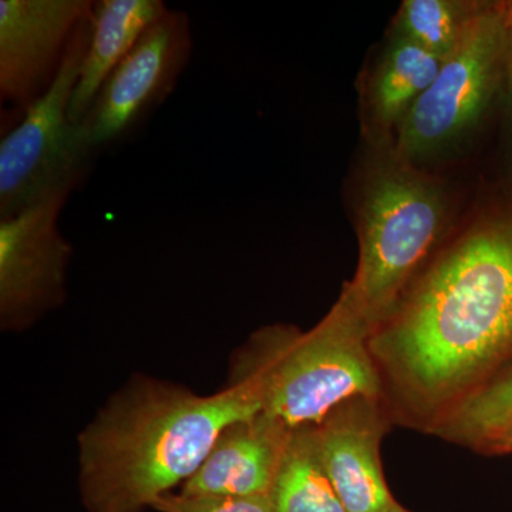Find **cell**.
I'll use <instances>...</instances> for the list:
<instances>
[{
  "label": "cell",
  "instance_id": "14",
  "mask_svg": "<svg viewBox=\"0 0 512 512\" xmlns=\"http://www.w3.org/2000/svg\"><path fill=\"white\" fill-rule=\"evenodd\" d=\"M444 60L396 36L373 83L372 103L384 124L403 120L439 76Z\"/></svg>",
  "mask_w": 512,
  "mask_h": 512
},
{
  "label": "cell",
  "instance_id": "6",
  "mask_svg": "<svg viewBox=\"0 0 512 512\" xmlns=\"http://www.w3.org/2000/svg\"><path fill=\"white\" fill-rule=\"evenodd\" d=\"M505 47L504 9L480 6L437 79L404 116L399 138L404 156L446 146L476 123L500 80Z\"/></svg>",
  "mask_w": 512,
  "mask_h": 512
},
{
  "label": "cell",
  "instance_id": "5",
  "mask_svg": "<svg viewBox=\"0 0 512 512\" xmlns=\"http://www.w3.org/2000/svg\"><path fill=\"white\" fill-rule=\"evenodd\" d=\"M93 12L74 37L49 90L18 123L3 131L0 220L16 217L53 195H72L89 174L94 156L84 147L76 124L70 123L69 106L92 37Z\"/></svg>",
  "mask_w": 512,
  "mask_h": 512
},
{
  "label": "cell",
  "instance_id": "7",
  "mask_svg": "<svg viewBox=\"0 0 512 512\" xmlns=\"http://www.w3.org/2000/svg\"><path fill=\"white\" fill-rule=\"evenodd\" d=\"M191 53L190 18L168 8L113 70L76 124L84 147L96 157L128 136L173 93Z\"/></svg>",
  "mask_w": 512,
  "mask_h": 512
},
{
  "label": "cell",
  "instance_id": "4",
  "mask_svg": "<svg viewBox=\"0 0 512 512\" xmlns=\"http://www.w3.org/2000/svg\"><path fill=\"white\" fill-rule=\"evenodd\" d=\"M446 207L439 190L406 170L373 178L362 207L359 266L345 291L373 332L406 292L439 241Z\"/></svg>",
  "mask_w": 512,
  "mask_h": 512
},
{
  "label": "cell",
  "instance_id": "17",
  "mask_svg": "<svg viewBox=\"0 0 512 512\" xmlns=\"http://www.w3.org/2000/svg\"><path fill=\"white\" fill-rule=\"evenodd\" d=\"M157 512H274L271 497H208L170 493L154 504Z\"/></svg>",
  "mask_w": 512,
  "mask_h": 512
},
{
  "label": "cell",
  "instance_id": "11",
  "mask_svg": "<svg viewBox=\"0 0 512 512\" xmlns=\"http://www.w3.org/2000/svg\"><path fill=\"white\" fill-rule=\"evenodd\" d=\"M291 433L284 424L262 412L229 424L180 493L271 497Z\"/></svg>",
  "mask_w": 512,
  "mask_h": 512
},
{
  "label": "cell",
  "instance_id": "9",
  "mask_svg": "<svg viewBox=\"0 0 512 512\" xmlns=\"http://www.w3.org/2000/svg\"><path fill=\"white\" fill-rule=\"evenodd\" d=\"M93 9L90 0L0 2V101L8 128L55 82Z\"/></svg>",
  "mask_w": 512,
  "mask_h": 512
},
{
  "label": "cell",
  "instance_id": "15",
  "mask_svg": "<svg viewBox=\"0 0 512 512\" xmlns=\"http://www.w3.org/2000/svg\"><path fill=\"white\" fill-rule=\"evenodd\" d=\"M512 419V362L444 414L433 429L444 439L477 447Z\"/></svg>",
  "mask_w": 512,
  "mask_h": 512
},
{
  "label": "cell",
  "instance_id": "2",
  "mask_svg": "<svg viewBox=\"0 0 512 512\" xmlns=\"http://www.w3.org/2000/svg\"><path fill=\"white\" fill-rule=\"evenodd\" d=\"M262 412L254 387L229 380L201 396L137 376L80 433L79 487L87 512H146L202 466L229 424Z\"/></svg>",
  "mask_w": 512,
  "mask_h": 512
},
{
  "label": "cell",
  "instance_id": "19",
  "mask_svg": "<svg viewBox=\"0 0 512 512\" xmlns=\"http://www.w3.org/2000/svg\"><path fill=\"white\" fill-rule=\"evenodd\" d=\"M386 512H412L407 510V508H404L403 505H400L397 503L396 500L393 501L392 505H390L389 508H387Z\"/></svg>",
  "mask_w": 512,
  "mask_h": 512
},
{
  "label": "cell",
  "instance_id": "1",
  "mask_svg": "<svg viewBox=\"0 0 512 512\" xmlns=\"http://www.w3.org/2000/svg\"><path fill=\"white\" fill-rule=\"evenodd\" d=\"M404 409L437 423L512 362V210L467 229L369 340Z\"/></svg>",
  "mask_w": 512,
  "mask_h": 512
},
{
  "label": "cell",
  "instance_id": "8",
  "mask_svg": "<svg viewBox=\"0 0 512 512\" xmlns=\"http://www.w3.org/2000/svg\"><path fill=\"white\" fill-rule=\"evenodd\" d=\"M70 195L57 194L16 217L0 220V326L32 328L66 301L73 245L59 229Z\"/></svg>",
  "mask_w": 512,
  "mask_h": 512
},
{
  "label": "cell",
  "instance_id": "18",
  "mask_svg": "<svg viewBox=\"0 0 512 512\" xmlns=\"http://www.w3.org/2000/svg\"><path fill=\"white\" fill-rule=\"evenodd\" d=\"M478 451L487 454H512V419L503 424L500 429L493 431L490 436L485 437L476 447Z\"/></svg>",
  "mask_w": 512,
  "mask_h": 512
},
{
  "label": "cell",
  "instance_id": "16",
  "mask_svg": "<svg viewBox=\"0 0 512 512\" xmlns=\"http://www.w3.org/2000/svg\"><path fill=\"white\" fill-rule=\"evenodd\" d=\"M480 6L450 0H407L399 10L396 36L446 60L463 39Z\"/></svg>",
  "mask_w": 512,
  "mask_h": 512
},
{
  "label": "cell",
  "instance_id": "10",
  "mask_svg": "<svg viewBox=\"0 0 512 512\" xmlns=\"http://www.w3.org/2000/svg\"><path fill=\"white\" fill-rule=\"evenodd\" d=\"M382 397H356L315 426L320 457L346 512H386L394 498L384 478Z\"/></svg>",
  "mask_w": 512,
  "mask_h": 512
},
{
  "label": "cell",
  "instance_id": "13",
  "mask_svg": "<svg viewBox=\"0 0 512 512\" xmlns=\"http://www.w3.org/2000/svg\"><path fill=\"white\" fill-rule=\"evenodd\" d=\"M271 503L274 512H346L323 466L315 426L292 431Z\"/></svg>",
  "mask_w": 512,
  "mask_h": 512
},
{
  "label": "cell",
  "instance_id": "3",
  "mask_svg": "<svg viewBox=\"0 0 512 512\" xmlns=\"http://www.w3.org/2000/svg\"><path fill=\"white\" fill-rule=\"evenodd\" d=\"M373 328L343 289L315 328L259 330L232 360L231 380L254 387L262 413L291 431L318 426L340 404L382 397L369 340Z\"/></svg>",
  "mask_w": 512,
  "mask_h": 512
},
{
  "label": "cell",
  "instance_id": "12",
  "mask_svg": "<svg viewBox=\"0 0 512 512\" xmlns=\"http://www.w3.org/2000/svg\"><path fill=\"white\" fill-rule=\"evenodd\" d=\"M167 9L161 0L94 2L93 32L70 100V123L84 119L113 70Z\"/></svg>",
  "mask_w": 512,
  "mask_h": 512
}]
</instances>
